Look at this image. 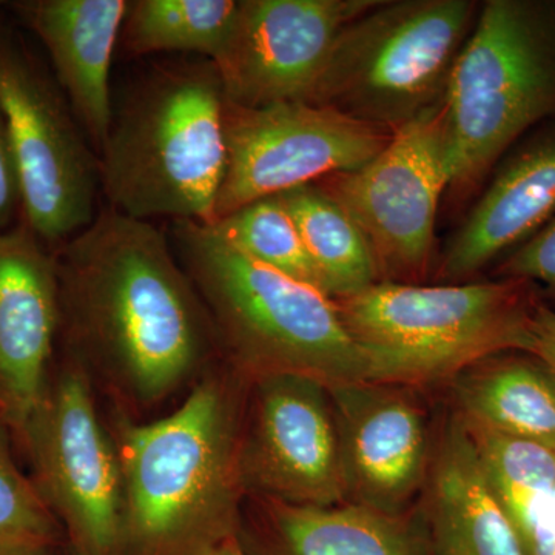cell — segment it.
I'll list each match as a JSON object with an SVG mask.
<instances>
[{
	"mask_svg": "<svg viewBox=\"0 0 555 555\" xmlns=\"http://www.w3.org/2000/svg\"><path fill=\"white\" fill-rule=\"evenodd\" d=\"M61 327L82 361L152 404L206 366L218 347L195 284L166 232L102 208L57 251Z\"/></svg>",
	"mask_w": 555,
	"mask_h": 555,
	"instance_id": "1",
	"label": "cell"
},
{
	"mask_svg": "<svg viewBox=\"0 0 555 555\" xmlns=\"http://www.w3.org/2000/svg\"><path fill=\"white\" fill-rule=\"evenodd\" d=\"M240 401L210 372L171 414L119 423L122 555H211L240 535Z\"/></svg>",
	"mask_w": 555,
	"mask_h": 555,
	"instance_id": "2",
	"label": "cell"
},
{
	"mask_svg": "<svg viewBox=\"0 0 555 555\" xmlns=\"http://www.w3.org/2000/svg\"><path fill=\"white\" fill-rule=\"evenodd\" d=\"M170 229L218 347L236 371L251 378L306 375L326 386L372 382L334 298L247 257L211 225L171 221Z\"/></svg>",
	"mask_w": 555,
	"mask_h": 555,
	"instance_id": "3",
	"label": "cell"
},
{
	"mask_svg": "<svg viewBox=\"0 0 555 555\" xmlns=\"http://www.w3.org/2000/svg\"><path fill=\"white\" fill-rule=\"evenodd\" d=\"M225 107L211 61L153 73L113 119L98 155L108 207L142 221L214 224L228 170Z\"/></svg>",
	"mask_w": 555,
	"mask_h": 555,
	"instance_id": "4",
	"label": "cell"
},
{
	"mask_svg": "<svg viewBox=\"0 0 555 555\" xmlns=\"http://www.w3.org/2000/svg\"><path fill=\"white\" fill-rule=\"evenodd\" d=\"M372 382L414 386L456 377L507 350L526 352L537 301L521 280L415 286L382 280L335 299Z\"/></svg>",
	"mask_w": 555,
	"mask_h": 555,
	"instance_id": "5",
	"label": "cell"
},
{
	"mask_svg": "<svg viewBox=\"0 0 555 555\" xmlns=\"http://www.w3.org/2000/svg\"><path fill=\"white\" fill-rule=\"evenodd\" d=\"M451 188H476L526 131L555 119L554 0H488L441 102Z\"/></svg>",
	"mask_w": 555,
	"mask_h": 555,
	"instance_id": "6",
	"label": "cell"
},
{
	"mask_svg": "<svg viewBox=\"0 0 555 555\" xmlns=\"http://www.w3.org/2000/svg\"><path fill=\"white\" fill-rule=\"evenodd\" d=\"M478 11L474 0H378L339 33L310 102L400 130L443 102Z\"/></svg>",
	"mask_w": 555,
	"mask_h": 555,
	"instance_id": "7",
	"label": "cell"
},
{
	"mask_svg": "<svg viewBox=\"0 0 555 555\" xmlns=\"http://www.w3.org/2000/svg\"><path fill=\"white\" fill-rule=\"evenodd\" d=\"M36 488L75 555H122L124 480L118 447L102 426L78 356L46 387L20 427Z\"/></svg>",
	"mask_w": 555,
	"mask_h": 555,
	"instance_id": "8",
	"label": "cell"
},
{
	"mask_svg": "<svg viewBox=\"0 0 555 555\" xmlns=\"http://www.w3.org/2000/svg\"><path fill=\"white\" fill-rule=\"evenodd\" d=\"M0 107L9 126L25 224L64 244L96 218L100 158L67 100L17 43L0 38Z\"/></svg>",
	"mask_w": 555,
	"mask_h": 555,
	"instance_id": "9",
	"label": "cell"
},
{
	"mask_svg": "<svg viewBox=\"0 0 555 555\" xmlns=\"http://www.w3.org/2000/svg\"><path fill=\"white\" fill-rule=\"evenodd\" d=\"M392 134L312 102L259 108L228 102V170L215 221L255 201L360 169Z\"/></svg>",
	"mask_w": 555,
	"mask_h": 555,
	"instance_id": "10",
	"label": "cell"
},
{
	"mask_svg": "<svg viewBox=\"0 0 555 555\" xmlns=\"http://www.w3.org/2000/svg\"><path fill=\"white\" fill-rule=\"evenodd\" d=\"M321 188L366 233L382 276L420 275L429 266L438 207L451 188L441 104L393 131L360 169L328 177Z\"/></svg>",
	"mask_w": 555,
	"mask_h": 555,
	"instance_id": "11",
	"label": "cell"
},
{
	"mask_svg": "<svg viewBox=\"0 0 555 555\" xmlns=\"http://www.w3.org/2000/svg\"><path fill=\"white\" fill-rule=\"evenodd\" d=\"M244 492L294 506L346 503L337 423L328 387L297 374L254 378L241 425Z\"/></svg>",
	"mask_w": 555,
	"mask_h": 555,
	"instance_id": "12",
	"label": "cell"
},
{
	"mask_svg": "<svg viewBox=\"0 0 555 555\" xmlns=\"http://www.w3.org/2000/svg\"><path fill=\"white\" fill-rule=\"evenodd\" d=\"M378 0H240L238 20L214 62L229 104L310 102L339 33Z\"/></svg>",
	"mask_w": 555,
	"mask_h": 555,
	"instance_id": "13",
	"label": "cell"
},
{
	"mask_svg": "<svg viewBox=\"0 0 555 555\" xmlns=\"http://www.w3.org/2000/svg\"><path fill=\"white\" fill-rule=\"evenodd\" d=\"M327 387L347 499L401 517L429 470L425 415L404 386L350 382Z\"/></svg>",
	"mask_w": 555,
	"mask_h": 555,
	"instance_id": "14",
	"label": "cell"
},
{
	"mask_svg": "<svg viewBox=\"0 0 555 555\" xmlns=\"http://www.w3.org/2000/svg\"><path fill=\"white\" fill-rule=\"evenodd\" d=\"M60 328L56 257L27 224L0 230V411L17 429L49 385Z\"/></svg>",
	"mask_w": 555,
	"mask_h": 555,
	"instance_id": "15",
	"label": "cell"
},
{
	"mask_svg": "<svg viewBox=\"0 0 555 555\" xmlns=\"http://www.w3.org/2000/svg\"><path fill=\"white\" fill-rule=\"evenodd\" d=\"M127 0H25L13 3L49 51L76 120L100 152L113 124L109 73Z\"/></svg>",
	"mask_w": 555,
	"mask_h": 555,
	"instance_id": "16",
	"label": "cell"
},
{
	"mask_svg": "<svg viewBox=\"0 0 555 555\" xmlns=\"http://www.w3.org/2000/svg\"><path fill=\"white\" fill-rule=\"evenodd\" d=\"M555 215V122L503 160L483 196L449 241L441 275L462 280L531 238Z\"/></svg>",
	"mask_w": 555,
	"mask_h": 555,
	"instance_id": "17",
	"label": "cell"
},
{
	"mask_svg": "<svg viewBox=\"0 0 555 555\" xmlns=\"http://www.w3.org/2000/svg\"><path fill=\"white\" fill-rule=\"evenodd\" d=\"M426 478L430 554L521 555L462 416L449 422Z\"/></svg>",
	"mask_w": 555,
	"mask_h": 555,
	"instance_id": "18",
	"label": "cell"
},
{
	"mask_svg": "<svg viewBox=\"0 0 555 555\" xmlns=\"http://www.w3.org/2000/svg\"><path fill=\"white\" fill-rule=\"evenodd\" d=\"M240 539L248 555H433L426 531L356 503L313 507L261 499L258 524L241 529Z\"/></svg>",
	"mask_w": 555,
	"mask_h": 555,
	"instance_id": "19",
	"label": "cell"
},
{
	"mask_svg": "<svg viewBox=\"0 0 555 555\" xmlns=\"http://www.w3.org/2000/svg\"><path fill=\"white\" fill-rule=\"evenodd\" d=\"M459 415L469 425L555 443V372L534 357L486 358L455 377Z\"/></svg>",
	"mask_w": 555,
	"mask_h": 555,
	"instance_id": "20",
	"label": "cell"
},
{
	"mask_svg": "<svg viewBox=\"0 0 555 555\" xmlns=\"http://www.w3.org/2000/svg\"><path fill=\"white\" fill-rule=\"evenodd\" d=\"M328 297H352L382 281L374 248L352 215L320 184L281 193Z\"/></svg>",
	"mask_w": 555,
	"mask_h": 555,
	"instance_id": "21",
	"label": "cell"
},
{
	"mask_svg": "<svg viewBox=\"0 0 555 555\" xmlns=\"http://www.w3.org/2000/svg\"><path fill=\"white\" fill-rule=\"evenodd\" d=\"M240 0H134L124 22L134 54L188 51L215 62L228 46Z\"/></svg>",
	"mask_w": 555,
	"mask_h": 555,
	"instance_id": "22",
	"label": "cell"
},
{
	"mask_svg": "<svg viewBox=\"0 0 555 555\" xmlns=\"http://www.w3.org/2000/svg\"><path fill=\"white\" fill-rule=\"evenodd\" d=\"M211 228L255 261L324 292L323 280L310 258L297 222L280 196L247 204L217 219Z\"/></svg>",
	"mask_w": 555,
	"mask_h": 555,
	"instance_id": "23",
	"label": "cell"
},
{
	"mask_svg": "<svg viewBox=\"0 0 555 555\" xmlns=\"http://www.w3.org/2000/svg\"><path fill=\"white\" fill-rule=\"evenodd\" d=\"M54 537L56 518L0 440V553L20 546H50Z\"/></svg>",
	"mask_w": 555,
	"mask_h": 555,
	"instance_id": "24",
	"label": "cell"
},
{
	"mask_svg": "<svg viewBox=\"0 0 555 555\" xmlns=\"http://www.w3.org/2000/svg\"><path fill=\"white\" fill-rule=\"evenodd\" d=\"M500 273L507 280L539 283L555 292V215L531 238L514 248Z\"/></svg>",
	"mask_w": 555,
	"mask_h": 555,
	"instance_id": "25",
	"label": "cell"
},
{
	"mask_svg": "<svg viewBox=\"0 0 555 555\" xmlns=\"http://www.w3.org/2000/svg\"><path fill=\"white\" fill-rule=\"evenodd\" d=\"M521 555H555V489L507 514Z\"/></svg>",
	"mask_w": 555,
	"mask_h": 555,
	"instance_id": "26",
	"label": "cell"
},
{
	"mask_svg": "<svg viewBox=\"0 0 555 555\" xmlns=\"http://www.w3.org/2000/svg\"><path fill=\"white\" fill-rule=\"evenodd\" d=\"M20 207V182L11 150L9 126L0 107V230H5Z\"/></svg>",
	"mask_w": 555,
	"mask_h": 555,
	"instance_id": "27",
	"label": "cell"
},
{
	"mask_svg": "<svg viewBox=\"0 0 555 555\" xmlns=\"http://www.w3.org/2000/svg\"><path fill=\"white\" fill-rule=\"evenodd\" d=\"M526 352L539 358L555 372V310L542 302H537L532 312Z\"/></svg>",
	"mask_w": 555,
	"mask_h": 555,
	"instance_id": "28",
	"label": "cell"
},
{
	"mask_svg": "<svg viewBox=\"0 0 555 555\" xmlns=\"http://www.w3.org/2000/svg\"><path fill=\"white\" fill-rule=\"evenodd\" d=\"M0 555H54L51 553L50 546L35 545V546H20L13 550L2 551Z\"/></svg>",
	"mask_w": 555,
	"mask_h": 555,
	"instance_id": "29",
	"label": "cell"
},
{
	"mask_svg": "<svg viewBox=\"0 0 555 555\" xmlns=\"http://www.w3.org/2000/svg\"><path fill=\"white\" fill-rule=\"evenodd\" d=\"M211 555H248L246 547L241 542L240 535L235 539L229 540L221 547H218Z\"/></svg>",
	"mask_w": 555,
	"mask_h": 555,
	"instance_id": "30",
	"label": "cell"
},
{
	"mask_svg": "<svg viewBox=\"0 0 555 555\" xmlns=\"http://www.w3.org/2000/svg\"><path fill=\"white\" fill-rule=\"evenodd\" d=\"M551 451H553V454H554V459H555V443L554 444H551Z\"/></svg>",
	"mask_w": 555,
	"mask_h": 555,
	"instance_id": "31",
	"label": "cell"
}]
</instances>
